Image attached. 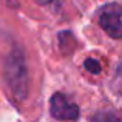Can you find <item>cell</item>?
<instances>
[{"label": "cell", "instance_id": "6", "mask_svg": "<svg viewBox=\"0 0 122 122\" xmlns=\"http://www.w3.org/2000/svg\"><path fill=\"white\" fill-rule=\"evenodd\" d=\"M39 6H59L60 5V0H34Z\"/></svg>", "mask_w": 122, "mask_h": 122}, {"label": "cell", "instance_id": "4", "mask_svg": "<svg viewBox=\"0 0 122 122\" xmlns=\"http://www.w3.org/2000/svg\"><path fill=\"white\" fill-rule=\"evenodd\" d=\"M76 37L71 31H62L59 33V48L63 54H70L76 50Z\"/></svg>", "mask_w": 122, "mask_h": 122}, {"label": "cell", "instance_id": "7", "mask_svg": "<svg viewBox=\"0 0 122 122\" xmlns=\"http://www.w3.org/2000/svg\"><path fill=\"white\" fill-rule=\"evenodd\" d=\"M3 3H5L6 6H9V8L12 9H19V6H20V3H19V0H2Z\"/></svg>", "mask_w": 122, "mask_h": 122}, {"label": "cell", "instance_id": "1", "mask_svg": "<svg viewBox=\"0 0 122 122\" xmlns=\"http://www.w3.org/2000/svg\"><path fill=\"white\" fill-rule=\"evenodd\" d=\"M3 81L8 93L15 102H23L30 94V74L25 53L20 46H14L3 62Z\"/></svg>", "mask_w": 122, "mask_h": 122}, {"label": "cell", "instance_id": "3", "mask_svg": "<svg viewBox=\"0 0 122 122\" xmlns=\"http://www.w3.org/2000/svg\"><path fill=\"white\" fill-rule=\"evenodd\" d=\"M50 114L56 121H77L81 116L79 105L70 101L63 93H54L50 97Z\"/></svg>", "mask_w": 122, "mask_h": 122}, {"label": "cell", "instance_id": "5", "mask_svg": "<svg viewBox=\"0 0 122 122\" xmlns=\"http://www.w3.org/2000/svg\"><path fill=\"white\" fill-rule=\"evenodd\" d=\"M83 66H85V70L88 73H91V74H99L101 70H102L99 60H96V59H86L85 62H83Z\"/></svg>", "mask_w": 122, "mask_h": 122}, {"label": "cell", "instance_id": "2", "mask_svg": "<svg viewBox=\"0 0 122 122\" xmlns=\"http://www.w3.org/2000/svg\"><path fill=\"white\" fill-rule=\"evenodd\" d=\"M99 26L111 39L122 37V6L119 2H111L104 5L97 12Z\"/></svg>", "mask_w": 122, "mask_h": 122}]
</instances>
